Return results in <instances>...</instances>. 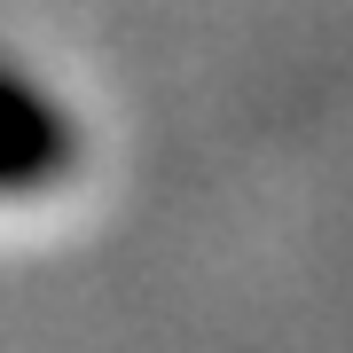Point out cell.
<instances>
[{"instance_id": "1", "label": "cell", "mask_w": 353, "mask_h": 353, "mask_svg": "<svg viewBox=\"0 0 353 353\" xmlns=\"http://www.w3.org/2000/svg\"><path fill=\"white\" fill-rule=\"evenodd\" d=\"M71 157H79V141H71L63 102L39 94L24 71L0 63V196H24V189L63 181Z\"/></svg>"}]
</instances>
